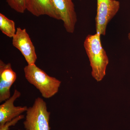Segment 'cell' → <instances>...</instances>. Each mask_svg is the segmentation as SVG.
<instances>
[{
    "instance_id": "cell-1",
    "label": "cell",
    "mask_w": 130,
    "mask_h": 130,
    "mask_svg": "<svg viewBox=\"0 0 130 130\" xmlns=\"http://www.w3.org/2000/svg\"><path fill=\"white\" fill-rule=\"evenodd\" d=\"M101 35L96 33L88 35L84 47L88 57L92 72L91 74L97 81L102 80L106 74L109 59L102 45Z\"/></svg>"
},
{
    "instance_id": "cell-2",
    "label": "cell",
    "mask_w": 130,
    "mask_h": 130,
    "mask_svg": "<svg viewBox=\"0 0 130 130\" xmlns=\"http://www.w3.org/2000/svg\"><path fill=\"white\" fill-rule=\"evenodd\" d=\"M24 71L26 79L40 91L44 98H51L59 91L61 82L49 76L35 64H28Z\"/></svg>"
},
{
    "instance_id": "cell-3",
    "label": "cell",
    "mask_w": 130,
    "mask_h": 130,
    "mask_svg": "<svg viewBox=\"0 0 130 130\" xmlns=\"http://www.w3.org/2000/svg\"><path fill=\"white\" fill-rule=\"evenodd\" d=\"M50 116L46 102L41 98H37L26 111L24 127L26 130H50Z\"/></svg>"
},
{
    "instance_id": "cell-4",
    "label": "cell",
    "mask_w": 130,
    "mask_h": 130,
    "mask_svg": "<svg viewBox=\"0 0 130 130\" xmlns=\"http://www.w3.org/2000/svg\"><path fill=\"white\" fill-rule=\"evenodd\" d=\"M120 3L116 0H97L96 33L105 36L107 25L118 12Z\"/></svg>"
},
{
    "instance_id": "cell-5",
    "label": "cell",
    "mask_w": 130,
    "mask_h": 130,
    "mask_svg": "<svg viewBox=\"0 0 130 130\" xmlns=\"http://www.w3.org/2000/svg\"><path fill=\"white\" fill-rule=\"evenodd\" d=\"M12 44L20 51L28 64H35L37 58L35 47L25 29H16L12 38Z\"/></svg>"
},
{
    "instance_id": "cell-6",
    "label": "cell",
    "mask_w": 130,
    "mask_h": 130,
    "mask_svg": "<svg viewBox=\"0 0 130 130\" xmlns=\"http://www.w3.org/2000/svg\"><path fill=\"white\" fill-rule=\"evenodd\" d=\"M56 9L63 21L65 29L67 32H74L77 19L72 0H52Z\"/></svg>"
},
{
    "instance_id": "cell-7",
    "label": "cell",
    "mask_w": 130,
    "mask_h": 130,
    "mask_svg": "<svg viewBox=\"0 0 130 130\" xmlns=\"http://www.w3.org/2000/svg\"><path fill=\"white\" fill-rule=\"evenodd\" d=\"M17 78L11 63L6 64L0 60V102L11 97L10 89Z\"/></svg>"
},
{
    "instance_id": "cell-8",
    "label": "cell",
    "mask_w": 130,
    "mask_h": 130,
    "mask_svg": "<svg viewBox=\"0 0 130 130\" xmlns=\"http://www.w3.org/2000/svg\"><path fill=\"white\" fill-rule=\"evenodd\" d=\"M21 95V93L15 89L13 95L1 105L0 126L26 111L28 107L26 106H15L14 105V101Z\"/></svg>"
},
{
    "instance_id": "cell-9",
    "label": "cell",
    "mask_w": 130,
    "mask_h": 130,
    "mask_svg": "<svg viewBox=\"0 0 130 130\" xmlns=\"http://www.w3.org/2000/svg\"><path fill=\"white\" fill-rule=\"evenodd\" d=\"M26 10L37 17L46 15L60 20L52 0H26Z\"/></svg>"
},
{
    "instance_id": "cell-10",
    "label": "cell",
    "mask_w": 130,
    "mask_h": 130,
    "mask_svg": "<svg viewBox=\"0 0 130 130\" xmlns=\"http://www.w3.org/2000/svg\"><path fill=\"white\" fill-rule=\"evenodd\" d=\"M0 30L8 37L13 38L16 31L15 23L4 14L0 13Z\"/></svg>"
},
{
    "instance_id": "cell-11",
    "label": "cell",
    "mask_w": 130,
    "mask_h": 130,
    "mask_svg": "<svg viewBox=\"0 0 130 130\" xmlns=\"http://www.w3.org/2000/svg\"><path fill=\"white\" fill-rule=\"evenodd\" d=\"M12 9L19 13H24L26 10V0H6Z\"/></svg>"
},
{
    "instance_id": "cell-12",
    "label": "cell",
    "mask_w": 130,
    "mask_h": 130,
    "mask_svg": "<svg viewBox=\"0 0 130 130\" xmlns=\"http://www.w3.org/2000/svg\"><path fill=\"white\" fill-rule=\"evenodd\" d=\"M24 118V116L21 115L10 121H7L2 126H0V130H9L11 126L15 125L19 121Z\"/></svg>"
},
{
    "instance_id": "cell-13",
    "label": "cell",
    "mask_w": 130,
    "mask_h": 130,
    "mask_svg": "<svg viewBox=\"0 0 130 130\" xmlns=\"http://www.w3.org/2000/svg\"><path fill=\"white\" fill-rule=\"evenodd\" d=\"M128 39H129V40L130 41V32L129 33V34H128Z\"/></svg>"
},
{
    "instance_id": "cell-14",
    "label": "cell",
    "mask_w": 130,
    "mask_h": 130,
    "mask_svg": "<svg viewBox=\"0 0 130 130\" xmlns=\"http://www.w3.org/2000/svg\"><path fill=\"white\" fill-rule=\"evenodd\" d=\"M20 130V129H19V130Z\"/></svg>"
},
{
    "instance_id": "cell-15",
    "label": "cell",
    "mask_w": 130,
    "mask_h": 130,
    "mask_svg": "<svg viewBox=\"0 0 130 130\" xmlns=\"http://www.w3.org/2000/svg\"><path fill=\"white\" fill-rule=\"evenodd\" d=\"M79 1H81V0H79Z\"/></svg>"
}]
</instances>
